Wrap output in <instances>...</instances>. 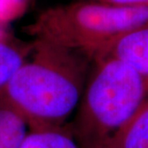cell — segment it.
I'll return each instance as SVG.
<instances>
[{
	"label": "cell",
	"instance_id": "obj_1",
	"mask_svg": "<svg viewBox=\"0 0 148 148\" xmlns=\"http://www.w3.org/2000/svg\"><path fill=\"white\" fill-rule=\"evenodd\" d=\"M30 55L6 86L0 103L18 112L31 131L60 128L78 108L91 60L41 38L32 42Z\"/></svg>",
	"mask_w": 148,
	"mask_h": 148
},
{
	"label": "cell",
	"instance_id": "obj_2",
	"mask_svg": "<svg viewBox=\"0 0 148 148\" xmlns=\"http://www.w3.org/2000/svg\"><path fill=\"white\" fill-rule=\"evenodd\" d=\"M147 99L148 78L117 59H92L70 130L79 148L100 147Z\"/></svg>",
	"mask_w": 148,
	"mask_h": 148
},
{
	"label": "cell",
	"instance_id": "obj_3",
	"mask_svg": "<svg viewBox=\"0 0 148 148\" xmlns=\"http://www.w3.org/2000/svg\"><path fill=\"white\" fill-rule=\"evenodd\" d=\"M144 26H148V6L126 7L76 0L41 12L26 32L91 60L104 44Z\"/></svg>",
	"mask_w": 148,
	"mask_h": 148
},
{
	"label": "cell",
	"instance_id": "obj_4",
	"mask_svg": "<svg viewBox=\"0 0 148 148\" xmlns=\"http://www.w3.org/2000/svg\"><path fill=\"white\" fill-rule=\"evenodd\" d=\"M98 57L117 59L148 78V26L109 41L94 53L91 60Z\"/></svg>",
	"mask_w": 148,
	"mask_h": 148
},
{
	"label": "cell",
	"instance_id": "obj_5",
	"mask_svg": "<svg viewBox=\"0 0 148 148\" xmlns=\"http://www.w3.org/2000/svg\"><path fill=\"white\" fill-rule=\"evenodd\" d=\"M98 148H148V99L122 128Z\"/></svg>",
	"mask_w": 148,
	"mask_h": 148
},
{
	"label": "cell",
	"instance_id": "obj_6",
	"mask_svg": "<svg viewBox=\"0 0 148 148\" xmlns=\"http://www.w3.org/2000/svg\"><path fill=\"white\" fill-rule=\"evenodd\" d=\"M31 51L32 43H20L0 29V96Z\"/></svg>",
	"mask_w": 148,
	"mask_h": 148
},
{
	"label": "cell",
	"instance_id": "obj_7",
	"mask_svg": "<svg viewBox=\"0 0 148 148\" xmlns=\"http://www.w3.org/2000/svg\"><path fill=\"white\" fill-rule=\"evenodd\" d=\"M28 124L16 111L0 103V148H19Z\"/></svg>",
	"mask_w": 148,
	"mask_h": 148
},
{
	"label": "cell",
	"instance_id": "obj_8",
	"mask_svg": "<svg viewBox=\"0 0 148 148\" xmlns=\"http://www.w3.org/2000/svg\"><path fill=\"white\" fill-rule=\"evenodd\" d=\"M19 148H79L71 132L60 128L31 131Z\"/></svg>",
	"mask_w": 148,
	"mask_h": 148
},
{
	"label": "cell",
	"instance_id": "obj_9",
	"mask_svg": "<svg viewBox=\"0 0 148 148\" xmlns=\"http://www.w3.org/2000/svg\"><path fill=\"white\" fill-rule=\"evenodd\" d=\"M29 0H0V23L16 17L26 9Z\"/></svg>",
	"mask_w": 148,
	"mask_h": 148
},
{
	"label": "cell",
	"instance_id": "obj_10",
	"mask_svg": "<svg viewBox=\"0 0 148 148\" xmlns=\"http://www.w3.org/2000/svg\"><path fill=\"white\" fill-rule=\"evenodd\" d=\"M88 1H94L114 6H126V7L148 6V0H88Z\"/></svg>",
	"mask_w": 148,
	"mask_h": 148
}]
</instances>
